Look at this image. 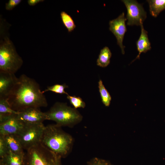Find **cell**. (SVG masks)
<instances>
[{
	"label": "cell",
	"mask_w": 165,
	"mask_h": 165,
	"mask_svg": "<svg viewBox=\"0 0 165 165\" xmlns=\"http://www.w3.org/2000/svg\"><path fill=\"white\" fill-rule=\"evenodd\" d=\"M45 127L43 123H25L16 135L24 150L41 143Z\"/></svg>",
	"instance_id": "cell-6"
},
{
	"label": "cell",
	"mask_w": 165,
	"mask_h": 165,
	"mask_svg": "<svg viewBox=\"0 0 165 165\" xmlns=\"http://www.w3.org/2000/svg\"><path fill=\"white\" fill-rule=\"evenodd\" d=\"M44 1L43 0H28V3L29 6H33L38 3L43 2Z\"/></svg>",
	"instance_id": "cell-25"
},
{
	"label": "cell",
	"mask_w": 165,
	"mask_h": 165,
	"mask_svg": "<svg viewBox=\"0 0 165 165\" xmlns=\"http://www.w3.org/2000/svg\"><path fill=\"white\" fill-rule=\"evenodd\" d=\"M151 14L156 17L162 10L165 9V0H147Z\"/></svg>",
	"instance_id": "cell-16"
},
{
	"label": "cell",
	"mask_w": 165,
	"mask_h": 165,
	"mask_svg": "<svg viewBox=\"0 0 165 165\" xmlns=\"http://www.w3.org/2000/svg\"><path fill=\"white\" fill-rule=\"evenodd\" d=\"M19 113L13 110L6 98L0 97V114L11 115Z\"/></svg>",
	"instance_id": "cell-19"
},
{
	"label": "cell",
	"mask_w": 165,
	"mask_h": 165,
	"mask_svg": "<svg viewBox=\"0 0 165 165\" xmlns=\"http://www.w3.org/2000/svg\"><path fill=\"white\" fill-rule=\"evenodd\" d=\"M67 98L74 108L76 109L79 108H84L86 106L85 102L80 97L71 96L68 94L67 96Z\"/></svg>",
	"instance_id": "cell-21"
},
{
	"label": "cell",
	"mask_w": 165,
	"mask_h": 165,
	"mask_svg": "<svg viewBox=\"0 0 165 165\" xmlns=\"http://www.w3.org/2000/svg\"><path fill=\"white\" fill-rule=\"evenodd\" d=\"M21 1V0H9L8 2L6 4V9L8 10H12L19 5Z\"/></svg>",
	"instance_id": "cell-24"
},
{
	"label": "cell",
	"mask_w": 165,
	"mask_h": 165,
	"mask_svg": "<svg viewBox=\"0 0 165 165\" xmlns=\"http://www.w3.org/2000/svg\"><path fill=\"white\" fill-rule=\"evenodd\" d=\"M17 79L15 74L0 72V97H7Z\"/></svg>",
	"instance_id": "cell-11"
},
{
	"label": "cell",
	"mask_w": 165,
	"mask_h": 165,
	"mask_svg": "<svg viewBox=\"0 0 165 165\" xmlns=\"http://www.w3.org/2000/svg\"><path fill=\"white\" fill-rule=\"evenodd\" d=\"M73 142V137L55 124L45 126L41 143L62 158L70 153Z\"/></svg>",
	"instance_id": "cell-2"
},
{
	"label": "cell",
	"mask_w": 165,
	"mask_h": 165,
	"mask_svg": "<svg viewBox=\"0 0 165 165\" xmlns=\"http://www.w3.org/2000/svg\"><path fill=\"white\" fill-rule=\"evenodd\" d=\"M17 114H0V135H17L25 123L17 118Z\"/></svg>",
	"instance_id": "cell-8"
},
{
	"label": "cell",
	"mask_w": 165,
	"mask_h": 165,
	"mask_svg": "<svg viewBox=\"0 0 165 165\" xmlns=\"http://www.w3.org/2000/svg\"><path fill=\"white\" fill-rule=\"evenodd\" d=\"M141 33L140 36L136 42V46L138 54L132 62L137 59H139L141 53H145L151 49V44L148 38L147 32L145 30L143 25L141 26ZM131 62V63H132Z\"/></svg>",
	"instance_id": "cell-13"
},
{
	"label": "cell",
	"mask_w": 165,
	"mask_h": 165,
	"mask_svg": "<svg viewBox=\"0 0 165 165\" xmlns=\"http://www.w3.org/2000/svg\"><path fill=\"white\" fill-rule=\"evenodd\" d=\"M127 10V25L141 26L146 18V13L141 4L135 0H122Z\"/></svg>",
	"instance_id": "cell-7"
},
{
	"label": "cell",
	"mask_w": 165,
	"mask_h": 165,
	"mask_svg": "<svg viewBox=\"0 0 165 165\" xmlns=\"http://www.w3.org/2000/svg\"><path fill=\"white\" fill-rule=\"evenodd\" d=\"M112 53L107 46L104 47L101 50L98 57L97 61V66L102 68L107 66L110 63Z\"/></svg>",
	"instance_id": "cell-15"
},
{
	"label": "cell",
	"mask_w": 165,
	"mask_h": 165,
	"mask_svg": "<svg viewBox=\"0 0 165 165\" xmlns=\"http://www.w3.org/2000/svg\"><path fill=\"white\" fill-rule=\"evenodd\" d=\"M9 150L13 152L24 157V149L16 135L3 136Z\"/></svg>",
	"instance_id": "cell-12"
},
{
	"label": "cell",
	"mask_w": 165,
	"mask_h": 165,
	"mask_svg": "<svg viewBox=\"0 0 165 165\" xmlns=\"http://www.w3.org/2000/svg\"><path fill=\"white\" fill-rule=\"evenodd\" d=\"M24 157L16 154L9 150L8 154L0 159V160L5 165H23Z\"/></svg>",
	"instance_id": "cell-14"
},
{
	"label": "cell",
	"mask_w": 165,
	"mask_h": 165,
	"mask_svg": "<svg viewBox=\"0 0 165 165\" xmlns=\"http://www.w3.org/2000/svg\"><path fill=\"white\" fill-rule=\"evenodd\" d=\"M9 151L4 136L0 135V157L4 158Z\"/></svg>",
	"instance_id": "cell-22"
},
{
	"label": "cell",
	"mask_w": 165,
	"mask_h": 165,
	"mask_svg": "<svg viewBox=\"0 0 165 165\" xmlns=\"http://www.w3.org/2000/svg\"><path fill=\"white\" fill-rule=\"evenodd\" d=\"M68 87V86L65 83L62 84H55L52 86H48L45 90L42 92L44 94L47 91H50L57 94H65L67 95L68 94L64 90Z\"/></svg>",
	"instance_id": "cell-20"
},
{
	"label": "cell",
	"mask_w": 165,
	"mask_h": 165,
	"mask_svg": "<svg viewBox=\"0 0 165 165\" xmlns=\"http://www.w3.org/2000/svg\"><path fill=\"white\" fill-rule=\"evenodd\" d=\"M61 159L40 143L26 150L23 165H61Z\"/></svg>",
	"instance_id": "cell-5"
},
{
	"label": "cell",
	"mask_w": 165,
	"mask_h": 165,
	"mask_svg": "<svg viewBox=\"0 0 165 165\" xmlns=\"http://www.w3.org/2000/svg\"><path fill=\"white\" fill-rule=\"evenodd\" d=\"M0 165H5L4 163L0 160Z\"/></svg>",
	"instance_id": "cell-26"
},
{
	"label": "cell",
	"mask_w": 165,
	"mask_h": 165,
	"mask_svg": "<svg viewBox=\"0 0 165 165\" xmlns=\"http://www.w3.org/2000/svg\"><path fill=\"white\" fill-rule=\"evenodd\" d=\"M17 118L24 123H42L46 119L45 112L39 108H29L20 112L17 115Z\"/></svg>",
	"instance_id": "cell-10"
},
{
	"label": "cell",
	"mask_w": 165,
	"mask_h": 165,
	"mask_svg": "<svg viewBox=\"0 0 165 165\" xmlns=\"http://www.w3.org/2000/svg\"><path fill=\"white\" fill-rule=\"evenodd\" d=\"M45 113L47 120L55 121L61 127H72L82 119V115L76 109L68 106L66 103L57 102Z\"/></svg>",
	"instance_id": "cell-3"
},
{
	"label": "cell",
	"mask_w": 165,
	"mask_h": 165,
	"mask_svg": "<svg viewBox=\"0 0 165 165\" xmlns=\"http://www.w3.org/2000/svg\"><path fill=\"white\" fill-rule=\"evenodd\" d=\"M99 90L100 94L101 101L106 107H108L110 104L112 99L111 97L104 86L102 81L100 80L98 82Z\"/></svg>",
	"instance_id": "cell-17"
},
{
	"label": "cell",
	"mask_w": 165,
	"mask_h": 165,
	"mask_svg": "<svg viewBox=\"0 0 165 165\" xmlns=\"http://www.w3.org/2000/svg\"><path fill=\"white\" fill-rule=\"evenodd\" d=\"M62 22L68 32H71L75 29L76 26L71 16L65 11L60 13Z\"/></svg>",
	"instance_id": "cell-18"
},
{
	"label": "cell",
	"mask_w": 165,
	"mask_h": 165,
	"mask_svg": "<svg viewBox=\"0 0 165 165\" xmlns=\"http://www.w3.org/2000/svg\"><path fill=\"white\" fill-rule=\"evenodd\" d=\"M12 108L20 112L31 108L46 107V99L35 80L22 74L19 78L6 98Z\"/></svg>",
	"instance_id": "cell-1"
},
{
	"label": "cell",
	"mask_w": 165,
	"mask_h": 165,
	"mask_svg": "<svg viewBox=\"0 0 165 165\" xmlns=\"http://www.w3.org/2000/svg\"><path fill=\"white\" fill-rule=\"evenodd\" d=\"M23 64L11 40L7 36L4 37L0 41V72L15 74Z\"/></svg>",
	"instance_id": "cell-4"
},
{
	"label": "cell",
	"mask_w": 165,
	"mask_h": 165,
	"mask_svg": "<svg viewBox=\"0 0 165 165\" xmlns=\"http://www.w3.org/2000/svg\"><path fill=\"white\" fill-rule=\"evenodd\" d=\"M86 165H113L107 160L97 157L94 158L88 162Z\"/></svg>",
	"instance_id": "cell-23"
},
{
	"label": "cell",
	"mask_w": 165,
	"mask_h": 165,
	"mask_svg": "<svg viewBox=\"0 0 165 165\" xmlns=\"http://www.w3.org/2000/svg\"><path fill=\"white\" fill-rule=\"evenodd\" d=\"M127 20L124 13H123L117 18L109 22V29L115 36L117 43L120 46L123 54L125 53V46L123 45V42L125 33L127 31L125 24Z\"/></svg>",
	"instance_id": "cell-9"
}]
</instances>
